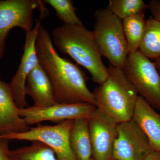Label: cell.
<instances>
[{
    "label": "cell",
    "mask_w": 160,
    "mask_h": 160,
    "mask_svg": "<svg viewBox=\"0 0 160 160\" xmlns=\"http://www.w3.org/2000/svg\"><path fill=\"white\" fill-rule=\"evenodd\" d=\"M36 49L39 63L51 82L57 103H88L96 106L85 72L70 60L60 56L53 47L51 36L42 25L38 32Z\"/></svg>",
    "instance_id": "obj_1"
},
{
    "label": "cell",
    "mask_w": 160,
    "mask_h": 160,
    "mask_svg": "<svg viewBox=\"0 0 160 160\" xmlns=\"http://www.w3.org/2000/svg\"><path fill=\"white\" fill-rule=\"evenodd\" d=\"M52 43L63 54L69 56L87 69L93 82L101 85L108 77V69L93 32L83 25H63L52 31Z\"/></svg>",
    "instance_id": "obj_2"
},
{
    "label": "cell",
    "mask_w": 160,
    "mask_h": 160,
    "mask_svg": "<svg viewBox=\"0 0 160 160\" xmlns=\"http://www.w3.org/2000/svg\"><path fill=\"white\" fill-rule=\"evenodd\" d=\"M107 69L108 77L92 92L96 107L118 124L132 119L139 96L122 68Z\"/></svg>",
    "instance_id": "obj_3"
},
{
    "label": "cell",
    "mask_w": 160,
    "mask_h": 160,
    "mask_svg": "<svg viewBox=\"0 0 160 160\" xmlns=\"http://www.w3.org/2000/svg\"><path fill=\"white\" fill-rule=\"evenodd\" d=\"M94 16L95 22L92 32L102 55L110 65L123 69L129 53L122 20L107 8L98 9Z\"/></svg>",
    "instance_id": "obj_4"
},
{
    "label": "cell",
    "mask_w": 160,
    "mask_h": 160,
    "mask_svg": "<svg viewBox=\"0 0 160 160\" xmlns=\"http://www.w3.org/2000/svg\"><path fill=\"white\" fill-rule=\"evenodd\" d=\"M123 69L139 96L160 111V74L154 62L138 50L129 53Z\"/></svg>",
    "instance_id": "obj_5"
},
{
    "label": "cell",
    "mask_w": 160,
    "mask_h": 160,
    "mask_svg": "<svg viewBox=\"0 0 160 160\" xmlns=\"http://www.w3.org/2000/svg\"><path fill=\"white\" fill-rule=\"evenodd\" d=\"M73 121L66 120L54 126L38 124L23 132L0 134V139L40 142L51 148L59 160H76L69 143Z\"/></svg>",
    "instance_id": "obj_6"
},
{
    "label": "cell",
    "mask_w": 160,
    "mask_h": 160,
    "mask_svg": "<svg viewBox=\"0 0 160 160\" xmlns=\"http://www.w3.org/2000/svg\"><path fill=\"white\" fill-rule=\"evenodd\" d=\"M43 1L0 0V59L5 53L6 40L12 28L19 27L28 32L33 27L35 9L40 13H48Z\"/></svg>",
    "instance_id": "obj_7"
},
{
    "label": "cell",
    "mask_w": 160,
    "mask_h": 160,
    "mask_svg": "<svg viewBox=\"0 0 160 160\" xmlns=\"http://www.w3.org/2000/svg\"><path fill=\"white\" fill-rule=\"evenodd\" d=\"M112 152L117 160H144L152 151L149 141L133 119L118 125Z\"/></svg>",
    "instance_id": "obj_8"
},
{
    "label": "cell",
    "mask_w": 160,
    "mask_h": 160,
    "mask_svg": "<svg viewBox=\"0 0 160 160\" xmlns=\"http://www.w3.org/2000/svg\"><path fill=\"white\" fill-rule=\"evenodd\" d=\"M97 107L88 103L59 104L46 107L28 106L19 109V114L28 126L44 121L60 122L67 120L89 118Z\"/></svg>",
    "instance_id": "obj_9"
},
{
    "label": "cell",
    "mask_w": 160,
    "mask_h": 160,
    "mask_svg": "<svg viewBox=\"0 0 160 160\" xmlns=\"http://www.w3.org/2000/svg\"><path fill=\"white\" fill-rule=\"evenodd\" d=\"M40 16L35 26L31 30L26 32L24 52L17 71L9 84L16 105L19 109L28 107L26 100V80L30 72L39 63L36 49L38 33L42 21L44 19Z\"/></svg>",
    "instance_id": "obj_10"
},
{
    "label": "cell",
    "mask_w": 160,
    "mask_h": 160,
    "mask_svg": "<svg viewBox=\"0 0 160 160\" xmlns=\"http://www.w3.org/2000/svg\"><path fill=\"white\" fill-rule=\"evenodd\" d=\"M93 160H110L118 135V125L96 108L88 118Z\"/></svg>",
    "instance_id": "obj_11"
},
{
    "label": "cell",
    "mask_w": 160,
    "mask_h": 160,
    "mask_svg": "<svg viewBox=\"0 0 160 160\" xmlns=\"http://www.w3.org/2000/svg\"><path fill=\"white\" fill-rule=\"evenodd\" d=\"M9 84L0 78V134L18 133L29 129L25 120L19 114Z\"/></svg>",
    "instance_id": "obj_12"
},
{
    "label": "cell",
    "mask_w": 160,
    "mask_h": 160,
    "mask_svg": "<svg viewBox=\"0 0 160 160\" xmlns=\"http://www.w3.org/2000/svg\"><path fill=\"white\" fill-rule=\"evenodd\" d=\"M132 119L146 135L152 151L160 154V113L139 96Z\"/></svg>",
    "instance_id": "obj_13"
},
{
    "label": "cell",
    "mask_w": 160,
    "mask_h": 160,
    "mask_svg": "<svg viewBox=\"0 0 160 160\" xmlns=\"http://www.w3.org/2000/svg\"><path fill=\"white\" fill-rule=\"evenodd\" d=\"M26 92L32 98L35 107H48L57 103L51 82L39 63L27 77Z\"/></svg>",
    "instance_id": "obj_14"
},
{
    "label": "cell",
    "mask_w": 160,
    "mask_h": 160,
    "mask_svg": "<svg viewBox=\"0 0 160 160\" xmlns=\"http://www.w3.org/2000/svg\"><path fill=\"white\" fill-rule=\"evenodd\" d=\"M69 143L76 160H93L88 118L74 120L70 135Z\"/></svg>",
    "instance_id": "obj_15"
},
{
    "label": "cell",
    "mask_w": 160,
    "mask_h": 160,
    "mask_svg": "<svg viewBox=\"0 0 160 160\" xmlns=\"http://www.w3.org/2000/svg\"><path fill=\"white\" fill-rule=\"evenodd\" d=\"M139 50L150 60L160 58V22L154 18L146 20Z\"/></svg>",
    "instance_id": "obj_16"
},
{
    "label": "cell",
    "mask_w": 160,
    "mask_h": 160,
    "mask_svg": "<svg viewBox=\"0 0 160 160\" xmlns=\"http://www.w3.org/2000/svg\"><path fill=\"white\" fill-rule=\"evenodd\" d=\"M146 21L144 12L122 20L123 31L127 42L129 53L139 50Z\"/></svg>",
    "instance_id": "obj_17"
},
{
    "label": "cell",
    "mask_w": 160,
    "mask_h": 160,
    "mask_svg": "<svg viewBox=\"0 0 160 160\" xmlns=\"http://www.w3.org/2000/svg\"><path fill=\"white\" fill-rule=\"evenodd\" d=\"M12 160H59L51 148L39 142L10 151Z\"/></svg>",
    "instance_id": "obj_18"
},
{
    "label": "cell",
    "mask_w": 160,
    "mask_h": 160,
    "mask_svg": "<svg viewBox=\"0 0 160 160\" xmlns=\"http://www.w3.org/2000/svg\"><path fill=\"white\" fill-rule=\"evenodd\" d=\"M107 8L122 20L148 9V5L143 0H109Z\"/></svg>",
    "instance_id": "obj_19"
},
{
    "label": "cell",
    "mask_w": 160,
    "mask_h": 160,
    "mask_svg": "<svg viewBox=\"0 0 160 160\" xmlns=\"http://www.w3.org/2000/svg\"><path fill=\"white\" fill-rule=\"evenodd\" d=\"M43 2L54 9L58 17L64 25H83L76 14L77 8L72 0H45Z\"/></svg>",
    "instance_id": "obj_20"
},
{
    "label": "cell",
    "mask_w": 160,
    "mask_h": 160,
    "mask_svg": "<svg viewBox=\"0 0 160 160\" xmlns=\"http://www.w3.org/2000/svg\"><path fill=\"white\" fill-rule=\"evenodd\" d=\"M9 140L0 139V160H12L9 147Z\"/></svg>",
    "instance_id": "obj_21"
},
{
    "label": "cell",
    "mask_w": 160,
    "mask_h": 160,
    "mask_svg": "<svg viewBox=\"0 0 160 160\" xmlns=\"http://www.w3.org/2000/svg\"><path fill=\"white\" fill-rule=\"evenodd\" d=\"M148 7L153 18L160 22V0L150 1L148 3Z\"/></svg>",
    "instance_id": "obj_22"
},
{
    "label": "cell",
    "mask_w": 160,
    "mask_h": 160,
    "mask_svg": "<svg viewBox=\"0 0 160 160\" xmlns=\"http://www.w3.org/2000/svg\"><path fill=\"white\" fill-rule=\"evenodd\" d=\"M144 160H160V154L154 151H152Z\"/></svg>",
    "instance_id": "obj_23"
},
{
    "label": "cell",
    "mask_w": 160,
    "mask_h": 160,
    "mask_svg": "<svg viewBox=\"0 0 160 160\" xmlns=\"http://www.w3.org/2000/svg\"><path fill=\"white\" fill-rule=\"evenodd\" d=\"M154 62L157 69L158 71L159 72L160 74V58L154 61Z\"/></svg>",
    "instance_id": "obj_24"
},
{
    "label": "cell",
    "mask_w": 160,
    "mask_h": 160,
    "mask_svg": "<svg viewBox=\"0 0 160 160\" xmlns=\"http://www.w3.org/2000/svg\"><path fill=\"white\" fill-rule=\"evenodd\" d=\"M110 160H117L114 159L112 158V159Z\"/></svg>",
    "instance_id": "obj_25"
}]
</instances>
